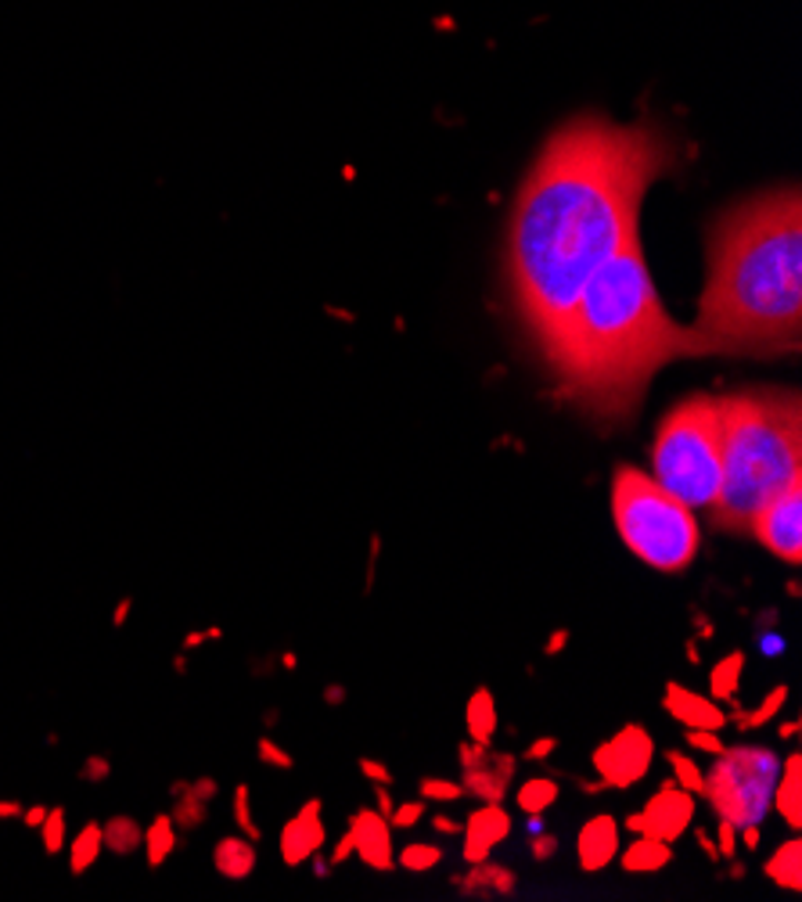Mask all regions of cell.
Wrapping results in <instances>:
<instances>
[{"instance_id": "52a82bcc", "label": "cell", "mask_w": 802, "mask_h": 902, "mask_svg": "<svg viewBox=\"0 0 802 902\" xmlns=\"http://www.w3.org/2000/svg\"><path fill=\"white\" fill-rule=\"evenodd\" d=\"M781 773V755L766 744H734L716 755L713 770L702 776V799L716 820H731L738 828L763 823L774 805V784Z\"/></svg>"}, {"instance_id": "74e56055", "label": "cell", "mask_w": 802, "mask_h": 902, "mask_svg": "<svg viewBox=\"0 0 802 902\" xmlns=\"http://www.w3.org/2000/svg\"><path fill=\"white\" fill-rule=\"evenodd\" d=\"M684 741L694 752H705V755H720L723 752V738L720 730H684Z\"/></svg>"}, {"instance_id": "1f68e13d", "label": "cell", "mask_w": 802, "mask_h": 902, "mask_svg": "<svg viewBox=\"0 0 802 902\" xmlns=\"http://www.w3.org/2000/svg\"><path fill=\"white\" fill-rule=\"evenodd\" d=\"M443 863V849L439 845H429V842H411L397 852V866L411 870V874H425V870Z\"/></svg>"}, {"instance_id": "9c48e42d", "label": "cell", "mask_w": 802, "mask_h": 902, "mask_svg": "<svg viewBox=\"0 0 802 902\" xmlns=\"http://www.w3.org/2000/svg\"><path fill=\"white\" fill-rule=\"evenodd\" d=\"M749 532L774 558L799 564L802 561V482L789 485L781 497L770 500L766 508L755 514Z\"/></svg>"}, {"instance_id": "d4e9b609", "label": "cell", "mask_w": 802, "mask_h": 902, "mask_svg": "<svg viewBox=\"0 0 802 902\" xmlns=\"http://www.w3.org/2000/svg\"><path fill=\"white\" fill-rule=\"evenodd\" d=\"M170 799H173L170 816H173L180 834H194L209 823V802H202L199 794L188 788V781H173L170 784Z\"/></svg>"}, {"instance_id": "6f0895ef", "label": "cell", "mask_w": 802, "mask_h": 902, "mask_svg": "<svg viewBox=\"0 0 802 902\" xmlns=\"http://www.w3.org/2000/svg\"><path fill=\"white\" fill-rule=\"evenodd\" d=\"M577 784H580V791H583V794H598V791H609V788H604L601 781H598V784H590V781H577Z\"/></svg>"}, {"instance_id": "ee69618b", "label": "cell", "mask_w": 802, "mask_h": 902, "mask_svg": "<svg viewBox=\"0 0 802 902\" xmlns=\"http://www.w3.org/2000/svg\"><path fill=\"white\" fill-rule=\"evenodd\" d=\"M220 637H223V630H220V625H209V630H191V633H188L184 640H180V651L188 654V651H194V648H202L205 640H220Z\"/></svg>"}, {"instance_id": "cb8c5ba5", "label": "cell", "mask_w": 802, "mask_h": 902, "mask_svg": "<svg viewBox=\"0 0 802 902\" xmlns=\"http://www.w3.org/2000/svg\"><path fill=\"white\" fill-rule=\"evenodd\" d=\"M101 838H104V852L119 855V860H127V855L141 852V842H144V823L130 813H116L101 823Z\"/></svg>"}, {"instance_id": "277c9868", "label": "cell", "mask_w": 802, "mask_h": 902, "mask_svg": "<svg viewBox=\"0 0 802 902\" xmlns=\"http://www.w3.org/2000/svg\"><path fill=\"white\" fill-rule=\"evenodd\" d=\"M723 482L713 522L749 532L755 514L784 489L802 482V410L792 389H745L720 395Z\"/></svg>"}, {"instance_id": "4316f807", "label": "cell", "mask_w": 802, "mask_h": 902, "mask_svg": "<svg viewBox=\"0 0 802 902\" xmlns=\"http://www.w3.org/2000/svg\"><path fill=\"white\" fill-rule=\"evenodd\" d=\"M558 794H562V788H558L554 776H529V781H522L519 791H514V805H519L525 816H543L558 802Z\"/></svg>"}, {"instance_id": "30bf717a", "label": "cell", "mask_w": 802, "mask_h": 902, "mask_svg": "<svg viewBox=\"0 0 802 902\" xmlns=\"http://www.w3.org/2000/svg\"><path fill=\"white\" fill-rule=\"evenodd\" d=\"M694 823V794L684 791L676 781H662V788L638 809V834L655 838V842L673 845L684 838Z\"/></svg>"}, {"instance_id": "f35d334b", "label": "cell", "mask_w": 802, "mask_h": 902, "mask_svg": "<svg viewBox=\"0 0 802 902\" xmlns=\"http://www.w3.org/2000/svg\"><path fill=\"white\" fill-rule=\"evenodd\" d=\"M713 842H716V852H720V863L723 860H734V852H738V823H731V820H720V828H716V834H713Z\"/></svg>"}, {"instance_id": "7bdbcfd3", "label": "cell", "mask_w": 802, "mask_h": 902, "mask_svg": "<svg viewBox=\"0 0 802 902\" xmlns=\"http://www.w3.org/2000/svg\"><path fill=\"white\" fill-rule=\"evenodd\" d=\"M554 752H558V738H537V741L522 752V759H525V762H548Z\"/></svg>"}, {"instance_id": "d6986e66", "label": "cell", "mask_w": 802, "mask_h": 902, "mask_svg": "<svg viewBox=\"0 0 802 902\" xmlns=\"http://www.w3.org/2000/svg\"><path fill=\"white\" fill-rule=\"evenodd\" d=\"M770 809H774L792 831L802 828V755L799 752L781 759V773L774 784V805Z\"/></svg>"}, {"instance_id": "603a6c76", "label": "cell", "mask_w": 802, "mask_h": 902, "mask_svg": "<svg viewBox=\"0 0 802 902\" xmlns=\"http://www.w3.org/2000/svg\"><path fill=\"white\" fill-rule=\"evenodd\" d=\"M69 874L72 878H83L90 870L98 866L101 852H104V838H101V820H87L80 831L69 838Z\"/></svg>"}, {"instance_id": "681fc988", "label": "cell", "mask_w": 802, "mask_h": 902, "mask_svg": "<svg viewBox=\"0 0 802 902\" xmlns=\"http://www.w3.org/2000/svg\"><path fill=\"white\" fill-rule=\"evenodd\" d=\"M43 816H48V805L33 802V805H26V809H22V816H19V820L26 823L29 831H33V828H40V823H43Z\"/></svg>"}, {"instance_id": "d6a6232c", "label": "cell", "mask_w": 802, "mask_h": 902, "mask_svg": "<svg viewBox=\"0 0 802 902\" xmlns=\"http://www.w3.org/2000/svg\"><path fill=\"white\" fill-rule=\"evenodd\" d=\"M665 762H670V770H673V781L691 791V794H702V776L705 770H699V762H694L691 755L684 752H665Z\"/></svg>"}, {"instance_id": "94428289", "label": "cell", "mask_w": 802, "mask_h": 902, "mask_svg": "<svg viewBox=\"0 0 802 902\" xmlns=\"http://www.w3.org/2000/svg\"><path fill=\"white\" fill-rule=\"evenodd\" d=\"M731 878H734V881L745 878V866H741V863H731Z\"/></svg>"}, {"instance_id": "e0dca14e", "label": "cell", "mask_w": 802, "mask_h": 902, "mask_svg": "<svg viewBox=\"0 0 802 902\" xmlns=\"http://www.w3.org/2000/svg\"><path fill=\"white\" fill-rule=\"evenodd\" d=\"M453 884H458L464 899H511L514 892H519L514 870L504 863H493V860L468 863V874L453 878Z\"/></svg>"}, {"instance_id": "d590c367", "label": "cell", "mask_w": 802, "mask_h": 902, "mask_svg": "<svg viewBox=\"0 0 802 902\" xmlns=\"http://www.w3.org/2000/svg\"><path fill=\"white\" fill-rule=\"evenodd\" d=\"M421 816H425V799L392 805L389 823H392V828H400V831H411V828H418V823H421Z\"/></svg>"}, {"instance_id": "f907efd6", "label": "cell", "mask_w": 802, "mask_h": 902, "mask_svg": "<svg viewBox=\"0 0 802 902\" xmlns=\"http://www.w3.org/2000/svg\"><path fill=\"white\" fill-rule=\"evenodd\" d=\"M374 802H378V813H382V816L392 813V805H397V802H392L389 784H374Z\"/></svg>"}, {"instance_id": "9f6ffc18", "label": "cell", "mask_w": 802, "mask_h": 902, "mask_svg": "<svg viewBox=\"0 0 802 902\" xmlns=\"http://www.w3.org/2000/svg\"><path fill=\"white\" fill-rule=\"evenodd\" d=\"M310 863H313V874H317V878H328V874H331V860H321V855H310Z\"/></svg>"}, {"instance_id": "44dd1931", "label": "cell", "mask_w": 802, "mask_h": 902, "mask_svg": "<svg viewBox=\"0 0 802 902\" xmlns=\"http://www.w3.org/2000/svg\"><path fill=\"white\" fill-rule=\"evenodd\" d=\"M670 863H673V845L655 842V838H644V834L633 838L626 852L619 855V866H623L626 874H655V870H665Z\"/></svg>"}, {"instance_id": "484cf974", "label": "cell", "mask_w": 802, "mask_h": 902, "mask_svg": "<svg viewBox=\"0 0 802 902\" xmlns=\"http://www.w3.org/2000/svg\"><path fill=\"white\" fill-rule=\"evenodd\" d=\"M763 874L784 892H802V842L799 838H789V842L770 855V860L763 863Z\"/></svg>"}, {"instance_id": "e575fe53", "label": "cell", "mask_w": 802, "mask_h": 902, "mask_svg": "<svg viewBox=\"0 0 802 902\" xmlns=\"http://www.w3.org/2000/svg\"><path fill=\"white\" fill-rule=\"evenodd\" d=\"M255 759H260L263 766H270V770H292L295 766V755L284 752V748L274 738H260V741H255Z\"/></svg>"}, {"instance_id": "816d5d0a", "label": "cell", "mask_w": 802, "mask_h": 902, "mask_svg": "<svg viewBox=\"0 0 802 902\" xmlns=\"http://www.w3.org/2000/svg\"><path fill=\"white\" fill-rule=\"evenodd\" d=\"M22 809H26V802H19V799H0V820H19Z\"/></svg>"}, {"instance_id": "7a4b0ae2", "label": "cell", "mask_w": 802, "mask_h": 902, "mask_svg": "<svg viewBox=\"0 0 802 902\" xmlns=\"http://www.w3.org/2000/svg\"><path fill=\"white\" fill-rule=\"evenodd\" d=\"M702 353L781 357L802 339V198L799 183L741 198L709 223Z\"/></svg>"}, {"instance_id": "6125c7cd", "label": "cell", "mask_w": 802, "mask_h": 902, "mask_svg": "<svg viewBox=\"0 0 802 902\" xmlns=\"http://www.w3.org/2000/svg\"><path fill=\"white\" fill-rule=\"evenodd\" d=\"M688 659H691V662H699V659H702V654H699V648H694V640H691V644H688Z\"/></svg>"}, {"instance_id": "c3c4849f", "label": "cell", "mask_w": 802, "mask_h": 902, "mask_svg": "<svg viewBox=\"0 0 802 902\" xmlns=\"http://www.w3.org/2000/svg\"><path fill=\"white\" fill-rule=\"evenodd\" d=\"M461 828H464V823H461V820H453V816H447V813H435V816H432V831H435V834H461Z\"/></svg>"}, {"instance_id": "b9f144b4", "label": "cell", "mask_w": 802, "mask_h": 902, "mask_svg": "<svg viewBox=\"0 0 802 902\" xmlns=\"http://www.w3.org/2000/svg\"><path fill=\"white\" fill-rule=\"evenodd\" d=\"M490 748H493V744L461 741V744H458V762H461V770H468V766H479V762L490 755Z\"/></svg>"}, {"instance_id": "60d3db41", "label": "cell", "mask_w": 802, "mask_h": 902, "mask_svg": "<svg viewBox=\"0 0 802 902\" xmlns=\"http://www.w3.org/2000/svg\"><path fill=\"white\" fill-rule=\"evenodd\" d=\"M357 770L364 773L371 784H389V788H392V781H397V776H392V770L385 766L382 759H368V755H364V759H357Z\"/></svg>"}, {"instance_id": "680465c9", "label": "cell", "mask_w": 802, "mask_h": 902, "mask_svg": "<svg viewBox=\"0 0 802 902\" xmlns=\"http://www.w3.org/2000/svg\"><path fill=\"white\" fill-rule=\"evenodd\" d=\"M795 733H799V720H789L781 726V738H795Z\"/></svg>"}, {"instance_id": "836d02e7", "label": "cell", "mask_w": 802, "mask_h": 902, "mask_svg": "<svg viewBox=\"0 0 802 902\" xmlns=\"http://www.w3.org/2000/svg\"><path fill=\"white\" fill-rule=\"evenodd\" d=\"M418 791H421V799H425V802H458V799H464L461 781H447V776H421Z\"/></svg>"}, {"instance_id": "4dcf8cb0", "label": "cell", "mask_w": 802, "mask_h": 902, "mask_svg": "<svg viewBox=\"0 0 802 902\" xmlns=\"http://www.w3.org/2000/svg\"><path fill=\"white\" fill-rule=\"evenodd\" d=\"M231 820H234V831L245 834L249 842H263V828L255 823L252 816V788L249 784H234V794H231Z\"/></svg>"}, {"instance_id": "db71d44e", "label": "cell", "mask_w": 802, "mask_h": 902, "mask_svg": "<svg viewBox=\"0 0 802 902\" xmlns=\"http://www.w3.org/2000/svg\"><path fill=\"white\" fill-rule=\"evenodd\" d=\"M130 608H133V598H123V601L116 604V611H112V625H116V630H123V625H127Z\"/></svg>"}, {"instance_id": "bcb514c9", "label": "cell", "mask_w": 802, "mask_h": 902, "mask_svg": "<svg viewBox=\"0 0 802 902\" xmlns=\"http://www.w3.org/2000/svg\"><path fill=\"white\" fill-rule=\"evenodd\" d=\"M350 855H357V842H353V834L345 831L339 842H335V849H331V866H342L345 860H350Z\"/></svg>"}, {"instance_id": "2e32d148", "label": "cell", "mask_w": 802, "mask_h": 902, "mask_svg": "<svg viewBox=\"0 0 802 902\" xmlns=\"http://www.w3.org/2000/svg\"><path fill=\"white\" fill-rule=\"evenodd\" d=\"M619 820L609 816V813H598L590 816L580 834H577V860H580V870L587 874H598V870L609 866L615 855H619Z\"/></svg>"}, {"instance_id": "ffe728a7", "label": "cell", "mask_w": 802, "mask_h": 902, "mask_svg": "<svg viewBox=\"0 0 802 902\" xmlns=\"http://www.w3.org/2000/svg\"><path fill=\"white\" fill-rule=\"evenodd\" d=\"M184 845V838H180L177 831V823L170 813H156L148 820V828H144V842H141V852H144V863L148 870H162L166 860Z\"/></svg>"}, {"instance_id": "7c38bea8", "label": "cell", "mask_w": 802, "mask_h": 902, "mask_svg": "<svg viewBox=\"0 0 802 902\" xmlns=\"http://www.w3.org/2000/svg\"><path fill=\"white\" fill-rule=\"evenodd\" d=\"M464 845H461V860L464 863H482L490 860L497 845H504L511 838V813L504 802H482L472 816L464 820Z\"/></svg>"}, {"instance_id": "7dc6e473", "label": "cell", "mask_w": 802, "mask_h": 902, "mask_svg": "<svg viewBox=\"0 0 802 902\" xmlns=\"http://www.w3.org/2000/svg\"><path fill=\"white\" fill-rule=\"evenodd\" d=\"M694 842H699V849L709 855V863H720V852H716V842H713V834H709L705 828H694Z\"/></svg>"}, {"instance_id": "ab89813d", "label": "cell", "mask_w": 802, "mask_h": 902, "mask_svg": "<svg viewBox=\"0 0 802 902\" xmlns=\"http://www.w3.org/2000/svg\"><path fill=\"white\" fill-rule=\"evenodd\" d=\"M529 855H533L537 863H548L551 855H558V838L551 831H537L529 838Z\"/></svg>"}, {"instance_id": "6da1fadb", "label": "cell", "mask_w": 802, "mask_h": 902, "mask_svg": "<svg viewBox=\"0 0 802 902\" xmlns=\"http://www.w3.org/2000/svg\"><path fill=\"white\" fill-rule=\"evenodd\" d=\"M670 133L577 116L558 127L514 194L504 273L522 328L543 353L583 284L638 238L641 202L673 166Z\"/></svg>"}, {"instance_id": "ba28073f", "label": "cell", "mask_w": 802, "mask_h": 902, "mask_svg": "<svg viewBox=\"0 0 802 902\" xmlns=\"http://www.w3.org/2000/svg\"><path fill=\"white\" fill-rule=\"evenodd\" d=\"M594 770L601 776V784L609 791H626L633 784H641L648 770L655 762V741L641 723H626L619 733H612L609 741H601L594 748Z\"/></svg>"}, {"instance_id": "3957f363", "label": "cell", "mask_w": 802, "mask_h": 902, "mask_svg": "<svg viewBox=\"0 0 802 902\" xmlns=\"http://www.w3.org/2000/svg\"><path fill=\"white\" fill-rule=\"evenodd\" d=\"M699 353V334L665 313L641 238H633L583 284L543 360L565 395L612 421L641 403L659 367Z\"/></svg>"}, {"instance_id": "91938a15", "label": "cell", "mask_w": 802, "mask_h": 902, "mask_svg": "<svg viewBox=\"0 0 802 902\" xmlns=\"http://www.w3.org/2000/svg\"><path fill=\"white\" fill-rule=\"evenodd\" d=\"M173 672H180V676L188 672V659H184V654H177V659H173Z\"/></svg>"}, {"instance_id": "f5cc1de1", "label": "cell", "mask_w": 802, "mask_h": 902, "mask_svg": "<svg viewBox=\"0 0 802 902\" xmlns=\"http://www.w3.org/2000/svg\"><path fill=\"white\" fill-rule=\"evenodd\" d=\"M342 701H345V686H342V683H328V686H324V705L339 709Z\"/></svg>"}, {"instance_id": "5b68a950", "label": "cell", "mask_w": 802, "mask_h": 902, "mask_svg": "<svg viewBox=\"0 0 802 902\" xmlns=\"http://www.w3.org/2000/svg\"><path fill=\"white\" fill-rule=\"evenodd\" d=\"M652 479L691 511H713L723 482V407L720 395H688L659 421Z\"/></svg>"}, {"instance_id": "9a60e30c", "label": "cell", "mask_w": 802, "mask_h": 902, "mask_svg": "<svg viewBox=\"0 0 802 902\" xmlns=\"http://www.w3.org/2000/svg\"><path fill=\"white\" fill-rule=\"evenodd\" d=\"M514 773H519V759L511 752H493L479 762V766H468L464 776H461V788L464 794H472L479 802H504L508 791H511V781Z\"/></svg>"}, {"instance_id": "8992f818", "label": "cell", "mask_w": 802, "mask_h": 902, "mask_svg": "<svg viewBox=\"0 0 802 902\" xmlns=\"http://www.w3.org/2000/svg\"><path fill=\"white\" fill-rule=\"evenodd\" d=\"M612 518L626 550L655 572H684L702 550V525L691 508L641 468H615L612 479Z\"/></svg>"}, {"instance_id": "8fae6325", "label": "cell", "mask_w": 802, "mask_h": 902, "mask_svg": "<svg viewBox=\"0 0 802 902\" xmlns=\"http://www.w3.org/2000/svg\"><path fill=\"white\" fill-rule=\"evenodd\" d=\"M324 802L321 799H307L302 802L299 813L281 828V838H278V849H281V863L284 866H302L310 863V855H317L328 842V831H324V816H321Z\"/></svg>"}, {"instance_id": "be15d7a7", "label": "cell", "mask_w": 802, "mask_h": 902, "mask_svg": "<svg viewBox=\"0 0 802 902\" xmlns=\"http://www.w3.org/2000/svg\"><path fill=\"white\" fill-rule=\"evenodd\" d=\"M281 662H284V669H295V665H299V659H295V654H284Z\"/></svg>"}, {"instance_id": "f6af8a7d", "label": "cell", "mask_w": 802, "mask_h": 902, "mask_svg": "<svg viewBox=\"0 0 802 902\" xmlns=\"http://www.w3.org/2000/svg\"><path fill=\"white\" fill-rule=\"evenodd\" d=\"M188 788L199 794L202 802H209V805H213L217 794H220V781H217V776H194V781H188Z\"/></svg>"}, {"instance_id": "ac0fdd59", "label": "cell", "mask_w": 802, "mask_h": 902, "mask_svg": "<svg viewBox=\"0 0 802 902\" xmlns=\"http://www.w3.org/2000/svg\"><path fill=\"white\" fill-rule=\"evenodd\" d=\"M255 866H260V852L245 834H223L213 845V870L223 881H245L255 874Z\"/></svg>"}, {"instance_id": "8d00e7d4", "label": "cell", "mask_w": 802, "mask_h": 902, "mask_svg": "<svg viewBox=\"0 0 802 902\" xmlns=\"http://www.w3.org/2000/svg\"><path fill=\"white\" fill-rule=\"evenodd\" d=\"M112 776V759L109 755H87L83 762H80V781L83 784H104Z\"/></svg>"}, {"instance_id": "f546056e", "label": "cell", "mask_w": 802, "mask_h": 902, "mask_svg": "<svg viewBox=\"0 0 802 902\" xmlns=\"http://www.w3.org/2000/svg\"><path fill=\"white\" fill-rule=\"evenodd\" d=\"M40 845L48 855H62L69 845V813L66 805H48V816L40 823Z\"/></svg>"}, {"instance_id": "7402d4cb", "label": "cell", "mask_w": 802, "mask_h": 902, "mask_svg": "<svg viewBox=\"0 0 802 902\" xmlns=\"http://www.w3.org/2000/svg\"><path fill=\"white\" fill-rule=\"evenodd\" d=\"M464 726H468V738L479 741V744H493L497 738V726H501V720H497V698L490 686H475L472 698H468V705H464Z\"/></svg>"}, {"instance_id": "83f0119b", "label": "cell", "mask_w": 802, "mask_h": 902, "mask_svg": "<svg viewBox=\"0 0 802 902\" xmlns=\"http://www.w3.org/2000/svg\"><path fill=\"white\" fill-rule=\"evenodd\" d=\"M784 701H789V686L778 683V686H770L766 698L755 709H738L734 705V712L728 715V723H734L741 730H760V726H766L770 720H774V715H781Z\"/></svg>"}, {"instance_id": "4fadbf2b", "label": "cell", "mask_w": 802, "mask_h": 902, "mask_svg": "<svg viewBox=\"0 0 802 902\" xmlns=\"http://www.w3.org/2000/svg\"><path fill=\"white\" fill-rule=\"evenodd\" d=\"M350 834H353L357 855L364 860V866L378 870V874L397 870V849H392L389 816H382L378 809H357L353 820H350Z\"/></svg>"}, {"instance_id": "5bb4252c", "label": "cell", "mask_w": 802, "mask_h": 902, "mask_svg": "<svg viewBox=\"0 0 802 902\" xmlns=\"http://www.w3.org/2000/svg\"><path fill=\"white\" fill-rule=\"evenodd\" d=\"M662 709L673 715L676 723H684V730H723L728 726V712L716 705L713 698L688 691L684 683L670 680L662 691Z\"/></svg>"}, {"instance_id": "11a10c76", "label": "cell", "mask_w": 802, "mask_h": 902, "mask_svg": "<svg viewBox=\"0 0 802 902\" xmlns=\"http://www.w3.org/2000/svg\"><path fill=\"white\" fill-rule=\"evenodd\" d=\"M565 644H569V630H554L548 644H543V654H558V651H565Z\"/></svg>"}, {"instance_id": "f1b7e54d", "label": "cell", "mask_w": 802, "mask_h": 902, "mask_svg": "<svg viewBox=\"0 0 802 902\" xmlns=\"http://www.w3.org/2000/svg\"><path fill=\"white\" fill-rule=\"evenodd\" d=\"M741 672H745V651L723 654V659L713 665V672H709V694H713L716 701H731V705H734L738 686H741Z\"/></svg>"}]
</instances>
